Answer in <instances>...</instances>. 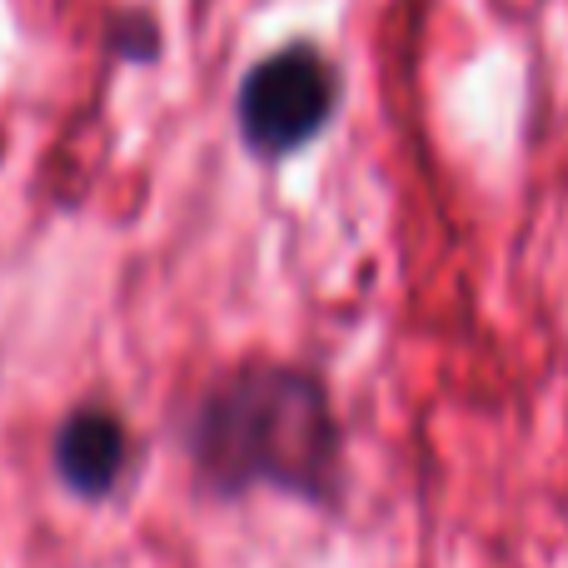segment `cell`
I'll list each match as a JSON object with an SVG mask.
<instances>
[{
    "mask_svg": "<svg viewBox=\"0 0 568 568\" xmlns=\"http://www.w3.org/2000/svg\"><path fill=\"white\" fill-rule=\"evenodd\" d=\"M200 489L240 499L275 489L304 504H339L344 434L324 384L300 364L250 359L220 374L185 419Z\"/></svg>",
    "mask_w": 568,
    "mask_h": 568,
    "instance_id": "1",
    "label": "cell"
},
{
    "mask_svg": "<svg viewBox=\"0 0 568 568\" xmlns=\"http://www.w3.org/2000/svg\"><path fill=\"white\" fill-rule=\"evenodd\" d=\"M339 105V70L320 45L290 40V45L260 55L235 90V125L255 155L280 160L310 145Z\"/></svg>",
    "mask_w": 568,
    "mask_h": 568,
    "instance_id": "2",
    "label": "cell"
},
{
    "mask_svg": "<svg viewBox=\"0 0 568 568\" xmlns=\"http://www.w3.org/2000/svg\"><path fill=\"white\" fill-rule=\"evenodd\" d=\"M50 459L55 474L75 499H110V494L125 484L130 459H135V444L130 429L110 404H80L60 419L55 444H50Z\"/></svg>",
    "mask_w": 568,
    "mask_h": 568,
    "instance_id": "3",
    "label": "cell"
}]
</instances>
